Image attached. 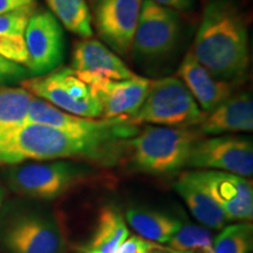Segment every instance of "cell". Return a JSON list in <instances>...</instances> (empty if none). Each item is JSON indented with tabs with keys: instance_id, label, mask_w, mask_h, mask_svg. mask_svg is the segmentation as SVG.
<instances>
[{
	"instance_id": "obj_14",
	"label": "cell",
	"mask_w": 253,
	"mask_h": 253,
	"mask_svg": "<svg viewBox=\"0 0 253 253\" xmlns=\"http://www.w3.org/2000/svg\"><path fill=\"white\" fill-rule=\"evenodd\" d=\"M102 108V119L131 118L143 104L153 80L135 75L125 80L88 79L84 80Z\"/></svg>"
},
{
	"instance_id": "obj_12",
	"label": "cell",
	"mask_w": 253,
	"mask_h": 253,
	"mask_svg": "<svg viewBox=\"0 0 253 253\" xmlns=\"http://www.w3.org/2000/svg\"><path fill=\"white\" fill-rule=\"evenodd\" d=\"M26 122L53 126L81 135L122 134L131 138L140 131L138 126L132 122L130 118L126 116L115 119L81 118L63 112L53 104L36 96H32L28 106Z\"/></svg>"
},
{
	"instance_id": "obj_16",
	"label": "cell",
	"mask_w": 253,
	"mask_h": 253,
	"mask_svg": "<svg viewBox=\"0 0 253 253\" xmlns=\"http://www.w3.org/2000/svg\"><path fill=\"white\" fill-rule=\"evenodd\" d=\"M196 128L202 136L252 131L253 101L251 94L249 91L232 94L216 108L205 114L204 119Z\"/></svg>"
},
{
	"instance_id": "obj_20",
	"label": "cell",
	"mask_w": 253,
	"mask_h": 253,
	"mask_svg": "<svg viewBox=\"0 0 253 253\" xmlns=\"http://www.w3.org/2000/svg\"><path fill=\"white\" fill-rule=\"evenodd\" d=\"M129 230L121 214L114 209H101L96 229L87 245L80 248V253H116L128 238Z\"/></svg>"
},
{
	"instance_id": "obj_25",
	"label": "cell",
	"mask_w": 253,
	"mask_h": 253,
	"mask_svg": "<svg viewBox=\"0 0 253 253\" xmlns=\"http://www.w3.org/2000/svg\"><path fill=\"white\" fill-rule=\"evenodd\" d=\"M30 78H32V74L27 67L0 55V87L8 86L15 82L21 84Z\"/></svg>"
},
{
	"instance_id": "obj_24",
	"label": "cell",
	"mask_w": 253,
	"mask_h": 253,
	"mask_svg": "<svg viewBox=\"0 0 253 253\" xmlns=\"http://www.w3.org/2000/svg\"><path fill=\"white\" fill-rule=\"evenodd\" d=\"M252 224L240 223L223 227L213 240L212 253H250L252 250Z\"/></svg>"
},
{
	"instance_id": "obj_13",
	"label": "cell",
	"mask_w": 253,
	"mask_h": 253,
	"mask_svg": "<svg viewBox=\"0 0 253 253\" xmlns=\"http://www.w3.org/2000/svg\"><path fill=\"white\" fill-rule=\"evenodd\" d=\"M192 176L216 202L229 220L249 221L253 217L252 182L219 170H196Z\"/></svg>"
},
{
	"instance_id": "obj_31",
	"label": "cell",
	"mask_w": 253,
	"mask_h": 253,
	"mask_svg": "<svg viewBox=\"0 0 253 253\" xmlns=\"http://www.w3.org/2000/svg\"><path fill=\"white\" fill-rule=\"evenodd\" d=\"M79 253H80V252H79Z\"/></svg>"
},
{
	"instance_id": "obj_18",
	"label": "cell",
	"mask_w": 253,
	"mask_h": 253,
	"mask_svg": "<svg viewBox=\"0 0 253 253\" xmlns=\"http://www.w3.org/2000/svg\"><path fill=\"white\" fill-rule=\"evenodd\" d=\"M175 189L199 223L210 229L221 230L230 221L211 196L196 181L191 171L179 175L175 183Z\"/></svg>"
},
{
	"instance_id": "obj_7",
	"label": "cell",
	"mask_w": 253,
	"mask_h": 253,
	"mask_svg": "<svg viewBox=\"0 0 253 253\" xmlns=\"http://www.w3.org/2000/svg\"><path fill=\"white\" fill-rule=\"evenodd\" d=\"M181 30L178 12L151 0H143L130 54L141 62L163 60L178 45Z\"/></svg>"
},
{
	"instance_id": "obj_1",
	"label": "cell",
	"mask_w": 253,
	"mask_h": 253,
	"mask_svg": "<svg viewBox=\"0 0 253 253\" xmlns=\"http://www.w3.org/2000/svg\"><path fill=\"white\" fill-rule=\"evenodd\" d=\"M126 140L129 137L122 134L81 135L25 122L0 132V166L67 158L110 163L121 156Z\"/></svg>"
},
{
	"instance_id": "obj_21",
	"label": "cell",
	"mask_w": 253,
	"mask_h": 253,
	"mask_svg": "<svg viewBox=\"0 0 253 253\" xmlns=\"http://www.w3.org/2000/svg\"><path fill=\"white\" fill-rule=\"evenodd\" d=\"M126 217L140 237L160 244L169 243L182 226L181 221L176 218L142 209H129Z\"/></svg>"
},
{
	"instance_id": "obj_9",
	"label": "cell",
	"mask_w": 253,
	"mask_h": 253,
	"mask_svg": "<svg viewBox=\"0 0 253 253\" xmlns=\"http://www.w3.org/2000/svg\"><path fill=\"white\" fill-rule=\"evenodd\" d=\"M143 0H88L91 27L104 45L128 56Z\"/></svg>"
},
{
	"instance_id": "obj_19",
	"label": "cell",
	"mask_w": 253,
	"mask_h": 253,
	"mask_svg": "<svg viewBox=\"0 0 253 253\" xmlns=\"http://www.w3.org/2000/svg\"><path fill=\"white\" fill-rule=\"evenodd\" d=\"M37 6L0 14V55L27 67L28 56L25 31Z\"/></svg>"
},
{
	"instance_id": "obj_27",
	"label": "cell",
	"mask_w": 253,
	"mask_h": 253,
	"mask_svg": "<svg viewBox=\"0 0 253 253\" xmlns=\"http://www.w3.org/2000/svg\"><path fill=\"white\" fill-rule=\"evenodd\" d=\"M31 6H37V0H0V14L9 13Z\"/></svg>"
},
{
	"instance_id": "obj_17",
	"label": "cell",
	"mask_w": 253,
	"mask_h": 253,
	"mask_svg": "<svg viewBox=\"0 0 253 253\" xmlns=\"http://www.w3.org/2000/svg\"><path fill=\"white\" fill-rule=\"evenodd\" d=\"M177 75L205 113L235 94V84L213 77L190 52L179 65Z\"/></svg>"
},
{
	"instance_id": "obj_6",
	"label": "cell",
	"mask_w": 253,
	"mask_h": 253,
	"mask_svg": "<svg viewBox=\"0 0 253 253\" xmlns=\"http://www.w3.org/2000/svg\"><path fill=\"white\" fill-rule=\"evenodd\" d=\"M21 86L33 96L63 112L88 119L102 116V108L90 87L71 67H59L47 74L32 77Z\"/></svg>"
},
{
	"instance_id": "obj_23",
	"label": "cell",
	"mask_w": 253,
	"mask_h": 253,
	"mask_svg": "<svg viewBox=\"0 0 253 253\" xmlns=\"http://www.w3.org/2000/svg\"><path fill=\"white\" fill-rule=\"evenodd\" d=\"M32 96L23 87H0V132L26 122Z\"/></svg>"
},
{
	"instance_id": "obj_2",
	"label": "cell",
	"mask_w": 253,
	"mask_h": 253,
	"mask_svg": "<svg viewBox=\"0 0 253 253\" xmlns=\"http://www.w3.org/2000/svg\"><path fill=\"white\" fill-rule=\"evenodd\" d=\"M190 53L219 80L233 84L244 80L250 67L249 31L233 0H209Z\"/></svg>"
},
{
	"instance_id": "obj_11",
	"label": "cell",
	"mask_w": 253,
	"mask_h": 253,
	"mask_svg": "<svg viewBox=\"0 0 253 253\" xmlns=\"http://www.w3.org/2000/svg\"><path fill=\"white\" fill-rule=\"evenodd\" d=\"M25 43L32 77L60 67L65 56V37L59 20L48 9H34L25 31Z\"/></svg>"
},
{
	"instance_id": "obj_3",
	"label": "cell",
	"mask_w": 253,
	"mask_h": 253,
	"mask_svg": "<svg viewBox=\"0 0 253 253\" xmlns=\"http://www.w3.org/2000/svg\"><path fill=\"white\" fill-rule=\"evenodd\" d=\"M202 137L196 129L148 126L126 141V149L142 171L170 173L186 167L192 147Z\"/></svg>"
},
{
	"instance_id": "obj_8",
	"label": "cell",
	"mask_w": 253,
	"mask_h": 253,
	"mask_svg": "<svg viewBox=\"0 0 253 253\" xmlns=\"http://www.w3.org/2000/svg\"><path fill=\"white\" fill-rule=\"evenodd\" d=\"M7 253H65L61 226L49 214L25 211L8 217L0 230Z\"/></svg>"
},
{
	"instance_id": "obj_10",
	"label": "cell",
	"mask_w": 253,
	"mask_h": 253,
	"mask_svg": "<svg viewBox=\"0 0 253 253\" xmlns=\"http://www.w3.org/2000/svg\"><path fill=\"white\" fill-rule=\"evenodd\" d=\"M186 167L219 170L249 178L253 173L252 141L232 135L199 138L192 147Z\"/></svg>"
},
{
	"instance_id": "obj_30",
	"label": "cell",
	"mask_w": 253,
	"mask_h": 253,
	"mask_svg": "<svg viewBox=\"0 0 253 253\" xmlns=\"http://www.w3.org/2000/svg\"><path fill=\"white\" fill-rule=\"evenodd\" d=\"M151 253H164V251H163V249L162 248H160V246H158L157 249H155L153 252Z\"/></svg>"
},
{
	"instance_id": "obj_15",
	"label": "cell",
	"mask_w": 253,
	"mask_h": 253,
	"mask_svg": "<svg viewBox=\"0 0 253 253\" xmlns=\"http://www.w3.org/2000/svg\"><path fill=\"white\" fill-rule=\"evenodd\" d=\"M71 68L82 81L96 78L125 80L136 75L121 56L94 38H84L74 43Z\"/></svg>"
},
{
	"instance_id": "obj_28",
	"label": "cell",
	"mask_w": 253,
	"mask_h": 253,
	"mask_svg": "<svg viewBox=\"0 0 253 253\" xmlns=\"http://www.w3.org/2000/svg\"><path fill=\"white\" fill-rule=\"evenodd\" d=\"M151 1L177 12L191 11V9H194L196 4V0H151Z\"/></svg>"
},
{
	"instance_id": "obj_29",
	"label": "cell",
	"mask_w": 253,
	"mask_h": 253,
	"mask_svg": "<svg viewBox=\"0 0 253 253\" xmlns=\"http://www.w3.org/2000/svg\"><path fill=\"white\" fill-rule=\"evenodd\" d=\"M4 197H5V190L2 188L1 183H0V208H1L2 202H4Z\"/></svg>"
},
{
	"instance_id": "obj_5",
	"label": "cell",
	"mask_w": 253,
	"mask_h": 253,
	"mask_svg": "<svg viewBox=\"0 0 253 253\" xmlns=\"http://www.w3.org/2000/svg\"><path fill=\"white\" fill-rule=\"evenodd\" d=\"M89 177L87 168L65 161L14 164L6 171V181L15 194L40 201L58 198Z\"/></svg>"
},
{
	"instance_id": "obj_26",
	"label": "cell",
	"mask_w": 253,
	"mask_h": 253,
	"mask_svg": "<svg viewBox=\"0 0 253 253\" xmlns=\"http://www.w3.org/2000/svg\"><path fill=\"white\" fill-rule=\"evenodd\" d=\"M157 248L158 245L150 240L140 236H132L122 243L116 253H151Z\"/></svg>"
},
{
	"instance_id": "obj_22",
	"label": "cell",
	"mask_w": 253,
	"mask_h": 253,
	"mask_svg": "<svg viewBox=\"0 0 253 253\" xmlns=\"http://www.w3.org/2000/svg\"><path fill=\"white\" fill-rule=\"evenodd\" d=\"M50 13L72 33L81 38H93L89 8L86 0H46Z\"/></svg>"
},
{
	"instance_id": "obj_4",
	"label": "cell",
	"mask_w": 253,
	"mask_h": 253,
	"mask_svg": "<svg viewBox=\"0 0 253 253\" xmlns=\"http://www.w3.org/2000/svg\"><path fill=\"white\" fill-rule=\"evenodd\" d=\"M181 79L167 77L151 82L143 104L130 120L170 128L197 126L205 116Z\"/></svg>"
}]
</instances>
